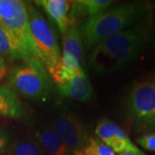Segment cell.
I'll return each mask as SVG.
<instances>
[{
  "mask_svg": "<svg viewBox=\"0 0 155 155\" xmlns=\"http://www.w3.org/2000/svg\"><path fill=\"white\" fill-rule=\"evenodd\" d=\"M154 40L155 23L147 15L136 24L96 45L89 66L100 75L116 72L135 60Z\"/></svg>",
  "mask_w": 155,
  "mask_h": 155,
  "instance_id": "cell-1",
  "label": "cell"
},
{
  "mask_svg": "<svg viewBox=\"0 0 155 155\" xmlns=\"http://www.w3.org/2000/svg\"><path fill=\"white\" fill-rule=\"evenodd\" d=\"M149 11V4L139 1L111 5L102 13L88 18L81 26L83 42L87 48L95 47L111 35L141 21Z\"/></svg>",
  "mask_w": 155,
  "mask_h": 155,
  "instance_id": "cell-2",
  "label": "cell"
},
{
  "mask_svg": "<svg viewBox=\"0 0 155 155\" xmlns=\"http://www.w3.org/2000/svg\"><path fill=\"white\" fill-rule=\"evenodd\" d=\"M125 109L139 132L155 133V73L134 84Z\"/></svg>",
  "mask_w": 155,
  "mask_h": 155,
  "instance_id": "cell-3",
  "label": "cell"
},
{
  "mask_svg": "<svg viewBox=\"0 0 155 155\" xmlns=\"http://www.w3.org/2000/svg\"><path fill=\"white\" fill-rule=\"evenodd\" d=\"M10 87L28 99L44 102L50 96V78L41 61H33L11 71Z\"/></svg>",
  "mask_w": 155,
  "mask_h": 155,
  "instance_id": "cell-4",
  "label": "cell"
},
{
  "mask_svg": "<svg viewBox=\"0 0 155 155\" xmlns=\"http://www.w3.org/2000/svg\"><path fill=\"white\" fill-rule=\"evenodd\" d=\"M27 11L29 28L39 58L50 74L59 66L61 60V52L55 35L43 16L31 3H27Z\"/></svg>",
  "mask_w": 155,
  "mask_h": 155,
  "instance_id": "cell-5",
  "label": "cell"
},
{
  "mask_svg": "<svg viewBox=\"0 0 155 155\" xmlns=\"http://www.w3.org/2000/svg\"><path fill=\"white\" fill-rule=\"evenodd\" d=\"M52 127L70 152L83 147L89 139L88 130L83 122L73 112H61L53 118Z\"/></svg>",
  "mask_w": 155,
  "mask_h": 155,
  "instance_id": "cell-6",
  "label": "cell"
},
{
  "mask_svg": "<svg viewBox=\"0 0 155 155\" xmlns=\"http://www.w3.org/2000/svg\"><path fill=\"white\" fill-rule=\"evenodd\" d=\"M95 134L97 139L116 153H133L139 155H145L138 147L134 144L122 127L109 119H103L97 124Z\"/></svg>",
  "mask_w": 155,
  "mask_h": 155,
  "instance_id": "cell-7",
  "label": "cell"
},
{
  "mask_svg": "<svg viewBox=\"0 0 155 155\" xmlns=\"http://www.w3.org/2000/svg\"><path fill=\"white\" fill-rule=\"evenodd\" d=\"M63 50L61 64L69 71H77L82 68L83 61V38L80 29L73 25L63 34Z\"/></svg>",
  "mask_w": 155,
  "mask_h": 155,
  "instance_id": "cell-8",
  "label": "cell"
},
{
  "mask_svg": "<svg viewBox=\"0 0 155 155\" xmlns=\"http://www.w3.org/2000/svg\"><path fill=\"white\" fill-rule=\"evenodd\" d=\"M55 84L62 96L78 102H87L91 98L93 92L88 76L83 68L78 69L67 79Z\"/></svg>",
  "mask_w": 155,
  "mask_h": 155,
  "instance_id": "cell-9",
  "label": "cell"
},
{
  "mask_svg": "<svg viewBox=\"0 0 155 155\" xmlns=\"http://www.w3.org/2000/svg\"><path fill=\"white\" fill-rule=\"evenodd\" d=\"M35 3L44 9L47 14L55 22L59 30L62 34H65L70 27L75 25L69 17L72 1L39 0Z\"/></svg>",
  "mask_w": 155,
  "mask_h": 155,
  "instance_id": "cell-10",
  "label": "cell"
},
{
  "mask_svg": "<svg viewBox=\"0 0 155 155\" xmlns=\"http://www.w3.org/2000/svg\"><path fill=\"white\" fill-rule=\"evenodd\" d=\"M26 115V110L18 95L10 86L0 85V116L24 118Z\"/></svg>",
  "mask_w": 155,
  "mask_h": 155,
  "instance_id": "cell-11",
  "label": "cell"
},
{
  "mask_svg": "<svg viewBox=\"0 0 155 155\" xmlns=\"http://www.w3.org/2000/svg\"><path fill=\"white\" fill-rule=\"evenodd\" d=\"M115 1L111 0H78L72 1L69 17L73 23L78 18L97 16L110 7Z\"/></svg>",
  "mask_w": 155,
  "mask_h": 155,
  "instance_id": "cell-12",
  "label": "cell"
},
{
  "mask_svg": "<svg viewBox=\"0 0 155 155\" xmlns=\"http://www.w3.org/2000/svg\"><path fill=\"white\" fill-rule=\"evenodd\" d=\"M36 140L42 149L48 154L71 155V152L51 125H44L43 127H40L36 133Z\"/></svg>",
  "mask_w": 155,
  "mask_h": 155,
  "instance_id": "cell-13",
  "label": "cell"
},
{
  "mask_svg": "<svg viewBox=\"0 0 155 155\" xmlns=\"http://www.w3.org/2000/svg\"><path fill=\"white\" fill-rule=\"evenodd\" d=\"M0 56L5 60L24 62V58L14 37L0 25Z\"/></svg>",
  "mask_w": 155,
  "mask_h": 155,
  "instance_id": "cell-14",
  "label": "cell"
},
{
  "mask_svg": "<svg viewBox=\"0 0 155 155\" xmlns=\"http://www.w3.org/2000/svg\"><path fill=\"white\" fill-rule=\"evenodd\" d=\"M11 155H44V150L33 137H23L12 142L10 147Z\"/></svg>",
  "mask_w": 155,
  "mask_h": 155,
  "instance_id": "cell-15",
  "label": "cell"
},
{
  "mask_svg": "<svg viewBox=\"0 0 155 155\" xmlns=\"http://www.w3.org/2000/svg\"><path fill=\"white\" fill-rule=\"evenodd\" d=\"M27 11V3L19 0H0V22L15 19Z\"/></svg>",
  "mask_w": 155,
  "mask_h": 155,
  "instance_id": "cell-16",
  "label": "cell"
},
{
  "mask_svg": "<svg viewBox=\"0 0 155 155\" xmlns=\"http://www.w3.org/2000/svg\"><path fill=\"white\" fill-rule=\"evenodd\" d=\"M72 155H116V153L99 139L91 137L83 147L72 153Z\"/></svg>",
  "mask_w": 155,
  "mask_h": 155,
  "instance_id": "cell-17",
  "label": "cell"
},
{
  "mask_svg": "<svg viewBox=\"0 0 155 155\" xmlns=\"http://www.w3.org/2000/svg\"><path fill=\"white\" fill-rule=\"evenodd\" d=\"M137 142L146 150L155 152V133L144 134L137 139Z\"/></svg>",
  "mask_w": 155,
  "mask_h": 155,
  "instance_id": "cell-18",
  "label": "cell"
},
{
  "mask_svg": "<svg viewBox=\"0 0 155 155\" xmlns=\"http://www.w3.org/2000/svg\"><path fill=\"white\" fill-rule=\"evenodd\" d=\"M9 142V134L5 129L0 128V153L3 152Z\"/></svg>",
  "mask_w": 155,
  "mask_h": 155,
  "instance_id": "cell-19",
  "label": "cell"
},
{
  "mask_svg": "<svg viewBox=\"0 0 155 155\" xmlns=\"http://www.w3.org/2000/svg\"><path fill=\"white\" fill-rule=\"evenodd\" d=\"M8 73V67L5 60L0 56V82L5 79V78L7 76Z\"/></svg>",
  "mask_w": 155,
  "mask_h": 155,
  "instance_id": "cell-20",
  "label": "cell"
},
{
  "mask_svg": "<svg viewBox=\"0 0 155 155\" xmlns=\"http://www.w3.org/2000/svg\"><path fill=\"white\" fill-rule=\"evenodd\" d=\"M118 155H139V154L133 153H119Z\"/></svg>",
  "mask_w": 155,
  "mask_h": 155,
  "instance_id": "cell-21",
  "label": "cell"
},
{
  "mask_svg": "<svg viewBox=\"0 0 155 155\" xmlns=\"http://www.w3.org/2000/svg\"><path fill=\"white\" fill-rule=\"evenodd\" d=\"M153 6L154 7V9H155V1H154V2H153Z\"/></svg>",
  "mask_w": 155,
  "mask_h": 155,
  "instance_id": "cell-22",
  "label": "cell"
}]
</instances>
